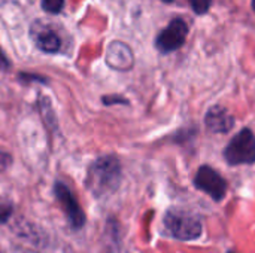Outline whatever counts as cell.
Wrapping results in <instances>:
<instances>
[{
    "mask_svg": "<svg viewBox=\"0 0 255 253\" xmlns=\"http://www.w3.org/2000/svg\"><path fill=\"white\" fill-rule=\"evenodd\" d=\"M169 234L181 242H194L203 234V224L199 216L187 210L170 209L163 219Z\"/></svg>",
    "mask_w": 255,
    "mask_h": 253,
    "instance_id": "7a4b0ae2",
    "label": "cell"
},
{
    "mask_svg": "<svg viewBox=\"0 0 255 253\" xmlns=\"http://www.w3.org/2000/svg\"><path fill=\"white\" fill-rule=\"evenodd\" d=\"M121 182V164L112 157L96 160L87 174V188L94 197H106L117 191Z\"/></svg>",
    "mask_w": 255,
    "mask_h": 253,
    "instance_id": "6da1fadb",
    "label": "cell"
},
{
    "mask_svg": "<svg viewBox=\"0 0 255 253\" xmlns=\"http://www.w3.org/2000/svg\"><path fill=\"white\" fill-rule=\"evenodd\" d=\"M64 7V0H42V9L49 13H58Z\"/></svg>",
    "mask_w": 255,
    "mask_h": 253,
    "instance_id": "9c48e42d",
    "label": "cell"
},
{
    "mask_svg": "<svg viewBox=\"0 0 255 253\" xmlns=\"http://www.w3.org/2000/svg\"><path fill=\"white\" fill-rule=\"evenodd\" d=\"M188 3L197 15H203L209 10L212 0H188Z\"/></svg>",
    "mask_w": 255,
    "mask_h": 253,
    "instance_id": "30bf717a",
    "label": "cell"
},
{
    "mask_svg": "<svg viewBox=\"0 0 255 253\" xmlns=\"http://www.w3.org/2000/svg\"><path fill=\"white\" fill-rule=\"evenodd\" d=\"M188 36V25L182 18H175L161 30L155 39V46L161 54H169L179 49Z\"/></svg>",
    "mask_w": 255,
    "mask_h": 253,
    "instance_id": "277c9868",
    "label": "cell"
},
{
    "mask_svg": "<svg viewBox=\"0 0 255 253\" xmlns=\"http://www.w3.org/2000/svg\"><path fill=\"white\" fill-rule=\"evenodd\" d=\"M232 253H233V252H232Z\"/></svg>",
    "mask_w": 255,
    "mask_h": 253,
    "instance_id": "2e32d148",
    "label": "cell"
},
{
    "mask_svg": "<svg viewBox=\"0 0 255 253\" xmlns=\"http://www.w3.org/2000/svg\"><path fill=\"white\" fill-rule=\"evenodd\" d=\"M253 9H254L255 12V0H253Z\"/></svg>",
    "mask_w": 255,
    "mask_h": 253,
    "instance_id": "9a60e30c",
    "label": "cell"
},
{
    "mask_svg": "<svg viewBox=\"0 0 255 253\" xmlns=\"http://www.w3.org/2000/svg\"><path fill=\"white\" fill-rule=\"evenodd\" d=\"M60 37L55 31L46 28L36 34V46L43 52H57L60 49Z\"/></svg>",
    "mask_w": 255,
    "mask_h": 253,
    "instance_id": "ba28073f",
    "label": "cell"
},
{
    "mask_svg": "<svg viewBox=\"0 0 255 253\" xmlns=\"http://www.w3.org/2000/svg\"><path fill=\"white\" fill-rule=\"evenodd\" d=\"M9 213H10V209L9 207L7 209H0V222H4L7 219Z\"/></svg>",
    "mask_w": 255,
    "mask_h": 253,
    "instance_id": "4fadbf2b",
    "label": "cell"
},
{
    "mask_svg": "<svg viewBox=\"0 0 255 253\" xmlns=\"http://www.w3.org/2000/svg\"><path fill=\"white\" fill-rule=\"evenodd\" d=\"M55 197H57L70 227L75 230L82 228L85 225V215H84L78 200L70 192V189L63 183H55Z\"/></svg>",
    "mask_w": 255,
    "mask_h": 253,
    "instance_id": "8992f818",
    "label": "cell"
},
{
    "mask_svg": "<svg viewBox=\"0 0 255 253\" xmlns=\"http://www.w3.org/2000/svg\"><path fill=\"white\" fill-rule=\"evenodd\" d=\"M205 124L212 133L227 134L235 127V118L229 113L227 109L221 106H214L208 110L205 116Z\"/></svg>",
    "mask_w": 255,
    "mask_h": 253,
    "instance_id": "52a82bcc",
    "label": "cell"
},
{
    "mask_svg": "<svg viewBox=\"0 0 255 253\" xmlns=\"http://www.w3.org/2000/svg\"><path fill=\"white\" fill-rule=\"evenodd\" d=\"M224 158L230 166L254 164L255 163V136L250 128L241 130L227 145Z\"/></svg>",
    "mask_w": 255,
    "mask_h": 253,
    "instance_id": "3957f363",
    "label": "cell"
},
{
    "mask_svg": "<svg viewBox=\"0 0 255 253\" xmlns=\"http://www.w3.org/2000/svg\"><path fill=\"white\" fill-rule=\"evenodd\" d=\"M163 1H164V3H172L173 0H163Z\"/></svg>",
    "mask_w": 255,
    "mask_h": 253,
    "instance_id": "5bb4252c",
    "label": "cell"
},
{
    "mask_svg": "<svg viewBox=\"0 0 255 253\" xmlns=\"http://www.w3.org/2000/svg\"><path fill=\"white\" fill-rule=\"evenodd\" d=\"M10 163H12L10 155L7 152H4V151H0V173L4 171L10 166Z\"/></svg>",
    "mask_w": 255,
    "mask_h": 253,
    "instance_id": "8fae6325",
    "label": "cell"
},
{
    "mask_svg": "<svg viewBox=\"0 0 255 253\" xmlns=\"http://www.w3.org/2000/svg\"><path fill=\"white\" fill-rule=\"evenodd\" d=\"M9 69V61H7V58L4 57V54L0 51V70L1 72H6Z\"/></svg>",
    "mask_w": 255,
    "mask_h": 253,
    "instance_id": "7c38bea8",
    "label": "cell"
},
{
    "mask_svg": "<svg viewBox=\"0 0 255 253\" xmlns=\"http://www.w3.org/2000/svg\"><path fill=\"white\" fill-rule=\"evenodd\" d=\"M194 185L199 191L208 194L214 201H221L227 192V182L209 166H202L197 170Z\"/></svg>",
    "mask_w": 255,
    "mask_h": 253,
    "instance_id": "5b68a950",
    "label": "cell"
}]
</instances>
